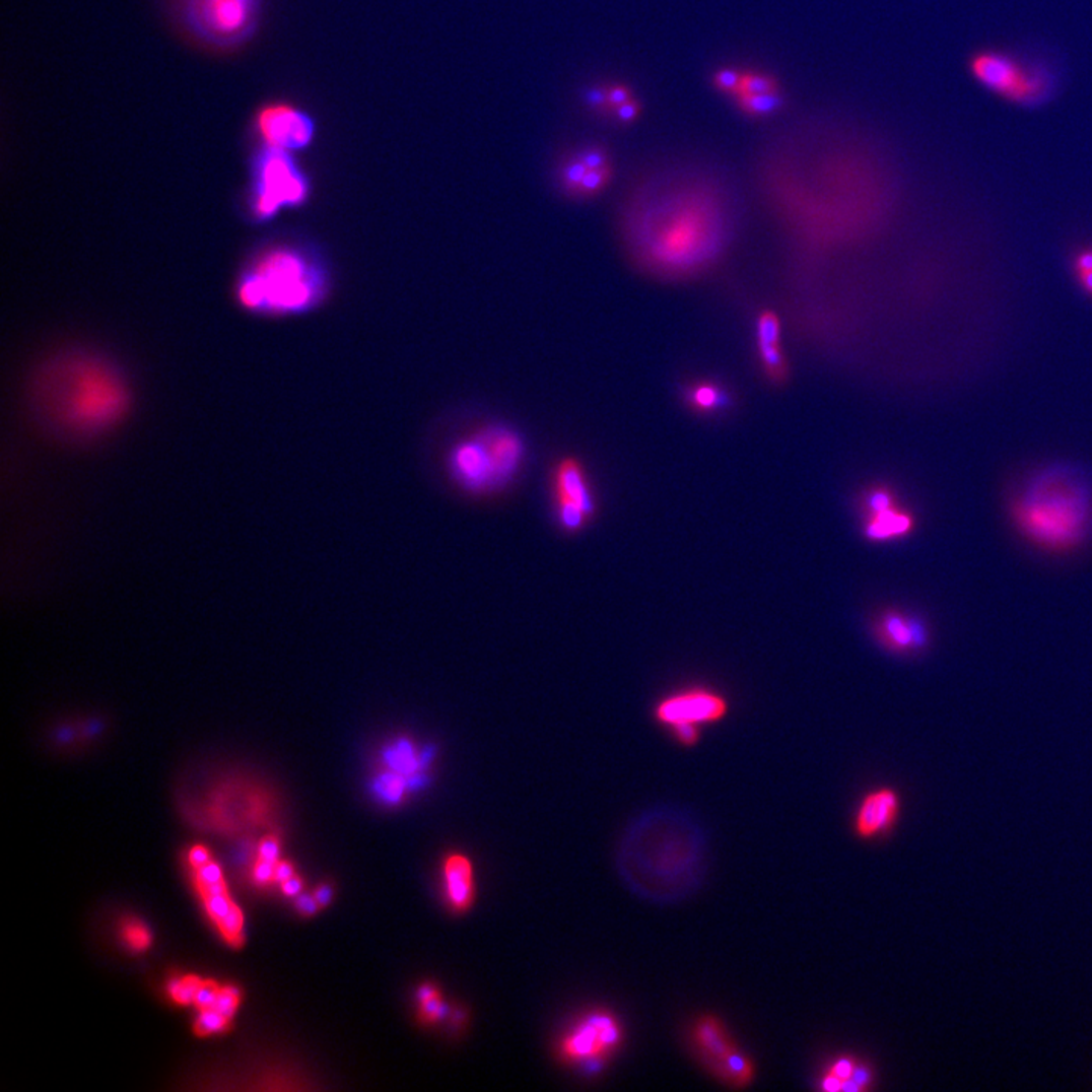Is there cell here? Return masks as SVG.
<instances>
[{
    "label": "cell",
    "mask_w": 1092,
    "mask_h": 1092,
    "mask_svg": "<svg viewBox=\"0 0 1092 1092\" xmlns=\"http://www.w3.org/2000/svg\"><path fill=\"white\" fill-rule=\"evenodd\" d=\"M444 900L454 912H466L475 899L474 865L467 855L451 853L442 865Z\"/></svg>",
    "instance_id": "17"
},
{
    "label": "cell",
    "mask_w": 1092,
    "mask_h": 1092,
    "mask_svg": "<svg viewBox=\"0 0 1092 1092\" xmlns=\"http://www.w3.org/2000/svg\"><path fill=\"white\" fill-rule=\"evenodd\" d=\"M886 642L897 649H909L925 644V633L921 624L903 618L899 613H889L882 624Z\"/></svg>",
    "instance_id": "19"
},
{
    "label": "cell",
    "mask_w": 1092,
    "mask_h": 1092,
    "mask_svg": "<svg viewBox=\"0 0 1092 1092\" xmlns=\"http://www.w3.org/2000/svg\"><path fill=\"white\" fill-rule=\"evenodd\" d=\"M202 981L194 976H187L182 978L181 985H179L178 990L171 995L176 1003L179 1004H191L194 1003L196 993H198L199 987H201Z\"/></svg>",
    "instance_id": "34"
},
{
    "label": "cell",
    "mask_w": 1092,
    "mask_h": 1092,
    "mask_svg": "<svg viewBox=\"0 0 1092 1092\" xmlns=\"http://www.w3.org/2000/svg\"><path fill=\"white\" fill-rule=\"evenodd\" d=\"M123 936L134 950H145L151 944V934H149L148 928L140 924L139 921L125 922L123 924Z\"/></svg>",
    "instance_id": "31"
},
{
    "label": "cell",
    "mask_w": 1092,
    "mask_h": 1092,
    "mask_svg": "<svg viewBox=\"0 0 1092 1092\" xmlns=\"http://www.w3.org/2000/svg\"><path fill=\"white\" fill-rule=\"evenodd\" d=\"M477 436L491 463L495 486L507 483L522 463L523 444L519 436L504 427L487 428Z\"/></svg>",
    "instance_id": "15"
},
{
    "label": "cell",
    "mask_w": 1092,
    "mask_h": 1092,
    "mask_svg": "<svg viewBox=\"0 0 1092 1092\" xmlns=\"http://www.w3.org/2000/svg\"><path fill=\"white\" fill-rule=\"evenodd\" d=\"M385 762L393 771L404 774V776L416 773L419 765H421L419 760L416 759L412 745L408 742H399L395 747L388 748L387 753H385Z\"/></svg>",
    "instance_id": "25"
},
{
    "label": "cell",
    "mask_w": 1092,
    "mask_h": 1092,
    "mask_svg": "<svg viewBox=\"0 0 1092 1092\" xmlns=\"http://www.w3.org/2000/svg\"><path fill=\"white\" fill-rule=\"evenodd\" d=\"M900 813V796L894 789L882 787L872 790L863 798L854 816L855 835L862 840L882 836L897 823Z\"/></svg>",
    "instance_id": "13"
},
{
    "label": "cell",
    "mask_w": 1092,
    "mask_h": 1092,
    "mask_svg": "<svg viewBox=\"0 0 1092 1092\" xmlns=\"http://www.w3.org/2000/svg\"><path fill=\"white\" fill-rule=\"evenodd\" d=\"M727 712V703L709 692H689L663 701L657 708V717L663 724H701L720 719Z\"/></svg>",
    "instance_id": "12"
},
{
    "label": "cell",
    "mask_w": 1092,
    "mask_h": 1092,
    "mask_svg": "<svg viewBox=\"0 0 1092 1092\" xmlns=\"http://www.w3.org/2000/svg\"><path fill=\"white\" fill-rule=\"evenodd\" d=\"M737 108L750 117H764L773 114L782 106L780 92L762 93V95H739L734 98Z\"/></svg>",
    "instance_id": "22"
},
{
    "label": "cell",
    "mask_w": 1092,
    "mask_h": 1092,
    "mask_svg": "<svg viewBox=\"0 0 1092 1092\" xmlns=\"http://www.w3.org/2000/svg\"><path fill=\"white\" fill-rule=\"evenodd\" d=\"M727 393L719 385L712 382H698L691 385L686 392V402L697 413H715L728 405Z\"/></svg>",
    "instance_id": "21"
},
{
    "label": "cell",
    "mask_w": 1092,
    "mask_h": 1092,
    "mask_svg": "<svg viewBox=\"0 0 1092 1092\" xmlns=\"http://www.w3.org/2000/svg\"><path fill=\"white\" fill-rule=\"evenodd\" d=\"M253 131L261 145L297 152L313 142L316 129L311 117L303 109L290 103L273 102L258 109Z\"/></svg>",
    "instance_id": "10"
},
{
    "label": "cell",
    "mask_w": 1092,
    "mask_h": 1092,
    "mask_svg": "<svg viewBox=\"0 0 1092 1092\" xmlns=\"http://www.w3.org/2000/svg\"><path fill=\"white\" fill-rule=\"evenodd\" d=\"M228 1020L230 1018L225 1017L218 1010L214 1009H201L198 1020L194 1024V1030L198 1035H211V1033L224 1032L228 1027Z\"/></svg>",
    "instance_id": "28"
},
{
    "label": "cell",
    "mask_w": 1092,
    "mask_h": 1092,
    "mask_svg": "<svg viewBox=\"0 0 1092 1092\" xmlns=\"http://www.w3.org/2000/svg\"><path fill=\"white\" fill-rule=\"evenodd\" d=\"M258 854H260L261 860H266L270 863H278V855H280V846L275 838H267L260 844L258 849Z\"/></svg>",
    "instance_id": "39"
},
{
    "label": "cell",
    "mask_w": 1092,
    "mask_h": 1092,
    "mask_svg": "<svg viewBox=\"0 0 1092 1092\" xmlns=\"http://www.w3.org/2000/svg\"><path fill=\"white\" fill-rule=\"evenodd\" d=\"M407 777L404 774L385 773L379 776L375 780V792L378 793L379 798L384 799L385 803L395 804L401 801L404 796L405 790H407Z\"/></svg>",
    "instance_id": "26"
},
{
    "label": "cell",
    "mask_w": 1092,
    "mask_h": 1092,
    "mask_svg": "<svg viewBox=\"0 0 1092 1092\" xmlns=\"http://www.w3.org/2000/svg\"><path fill=\"white\" fill-rule=\"evenodd\" d=\"M1013 519L1038 545L1066 550L1092 528V478L1069 464L1038 472L1013 503Z\"/></svg>",
    "instance_id": "3"
},
{
    "label": "cell",
    "mask_w": 1092,
    "mask_h": 1092,
    "mask_svg": "<svg viewBox=\"0 0 1092 1092\" xmlns=\"http://www.w3.org/2000/svg\"><path fill=\"white\" fill-rule=\"evenodd\" d=\"M451 471L458 481L472 491L495 487L494 472L478 436L460 442L451 454Z\"/></svg>",
    "instance_id": "16"
},
{
    "label": "cell",
    "mask_w": 1092,
    "mask_h": 1092,
    "mask_svg": "<svg viewBox=\"0 0 1092 1092\" xmlns=\"http://www.w3.org/2000/svg\"><path fill=\"white\" fill-rule=\"evenodd\" d=\"M294 875V866L290 865V863L278 862L277 865H275V880H277V882H287V880L292 879Z\"/></svg>",
    "instance_id": "43"
},
{
    "label": "cell",
    "mask_w": 1092,
    "mask_h": 1092,
    "mask_svg": "<svg viewBox=\"0 0 1092 1092\" xmlns=\"http://www.w3.org/2000/svg\"><path fill=\"white\" fill-rule=\"evenodd\" d=\"M622 1043L621 1023L609 1012L581 1018L560 1043V1057L570 1062L596 1063Z\"/></svg>",
    "instance_id": "9"
},
{
    "label": "cell",
    "mask_w": 1092,
    "mask_h": 1092,
    "mask_svg": "<svg viewBox=\"0 0 1092 1092\" xmlns=\"http://www.w3.org/2000/svg\"><path fill=\"white\" fill-rule=\"evenodd\" d=\"M218 925L219 928H221L222 934H224L228 941L233 942V944H239V942H240L241 927H243V914H241L238 906L234 905L230 914H228L225 919H222L221 921L218 922Z\"/></svg>",
    "instance_id": "30"
},
{
    "label": "cell",
    "mask_w": 1092,
    "mask_h": 1092,
    "mask_svg": "<svg viewBox=\"0 0 1092 1092\" xmlns=\"http://www.w3.org/2000/svg\"><path fill=\"white\" fill-rule=\"evenodd\" d=\"M757 339H759V351L762 362L767 368L768 374L773 378L779 379L786 374L784 354L780 349V325L779 317L774 313L762 314L757 323Z\"/></svg>",
    "instance_id": "18"
},
{
    "label": "cell",
    "mask_w": 1092,
    "mask_h": 1092,
    "mask_svg": "<svg viewBox=\"0 0 1092 1092\" xmlns=\"http://www.w3.org/2000/svg\"><path fill=\"white\" fill-rule=\"evenodd\" d=\"M874 516L869 520L868 528H866V534L871 539H889V537L902 536V534L909 533L914 525V520L909 514L902 513V512L895 511L894 506L883 509V511L872 512Z\"/></svg>",
    "instance_id": "20"
},
{
    "label": "cell",
    "mask_w": 1092,
    "mask_h": 1092,
    "mask_svg": "<svg viewBox=\"0 0 1092 1092\" xmlns=\"http://www.w3.org/2000/svg\"><path fill=\"white\" fill-rule=\"evenodd\" d=\"M297 908L298 911L301 912V914L309 917V915L316 914V912L319 911L320 906L319 903H317L316 897H314V895L304 894L298 897Z\"/></svg>",
    "instance_id": "42"
},
{
    "label": "cell",
    "mask_w": 1092,
    "mask_h": 1092,
    "mask_svg": "<svg viewBox=\"0 0 1092 1092\" xmlns=\"http://www.w3.org/2000/svg\"><path fill=\"white\" fill-rule=\"evenodd\" d=\"M727 231L714 202L688 194L658 208L636 231V247L647 266L665 275H686L708 266L724 247Z\"/></svg>",
    "instance_id": "2"
},
{
    "label": "cell",
    "mask_w": 1092,
    "mask_h": 1092,
    "mask_svg": "<svg viewBox=\"0 0 1092 1092\" xmlns=\"http://www.w3.org/2000/svg\"><path fill=\"white\" fill-rule=\"evenodd\" d=\"M239 1000H240V992H239V990L233 987L221 988L213 1009L218 1010V1012L225 1015V1017L231 1018L234 1012L238 1010Z\"/></svg>",
    "instance_id": "32"
},
{
    "label": "cell",
    "mask_w": 1092,
    "mask_h": 1092,
    "mask_svg": "<svg viewBox=\"0 0 1092 1092\" xmlns=\"http://www.w3.org/2000/svg\"><path fill=\"white\" fill-rule=\"evenodd\" d=\"M314 897H316L320 908H325V906H328L331 900H333V889H331L329 885L319 886L317 891L314 892Z\"/></svg>",
    "instance_id": "44"
},
{
    "label": "cell",
    "mask_w": 1092,
    "mask_h": 1092,
    "mask_svg": "<svg viewBox=\"0 0 1092 1092\" xmlns=\"http://www.w3.org/2000/svg\"><path fill=\"white\" fill-rule=\"evenodd\" d=\"M205 908H207L208 915L214 922L221 921L230 914L231 909L234 908V903L231 902L228 892L225 894L211 895V897H204Z\"/></svg>",
    "instance_id": "33"
},
{
    "label": "cell",
    "mask_w": 1092,
    "mask_h": 1092,
    "mask_svg": "<svg viewBox=\"0 0 1092 1092\" xmlns=\"http://www.w3.org/2000/svg\"><path fill=\"white\" fill-rule=\"evenodd\" d=\"M674 731L683 744L692 745L698 740V728L695 724L674 725Z\"/></svg>",
    "instance_id": "40"
},
{
    "label": "cell",
    "mask_w": 1092,
    "mask_h": 1092,
    "mask_svg": "<svg viewBox=\"0 0 1092 1092\" xmlns=\"http://www.w3.org/2000/svg\"><path fill=\"white\" fill-rule=\"evenodd\" d=\"M779 92V84L773 76L759 72H742L737 95H762V93ZM734 96V98H736Z\"/></svg>",
    "instance_id": "27"
},
{
    "label": "cell",
    "mask_w": 1092,
    "mask_h": 1092,
    "mask_svg": "<svg viewBox=\"0 0 1092 1092\" xmlns=\"http://www.w3.org/2000/svg\"><path fill=\"white\" fill-rule=\"evenodd\" d=\"M419 1020L424 1024H435L444 1017V1007L438 988L424 985L418 990Z\"/></svg>",
    "instance_id": "24"
},
{
    "label": "cell",
    "mask_w": 1092,
    "mask_h": 1092,
    "mask_svg": "<svg viewBox=\"0 0 1092 1092\" xmlns=\"http://www.w3.org/2000/svg\"><path fill=\"white\" fill-rule=\"evenodd\" d=\"M301 889H303V883H301V880L295 877V875L292 879L283 883V892L289 895V897H297V895H300Z\"/></svg>",
    "instance_id": "46"
},
{
    "label": "cell",
    "mask_w": 1092,
    "mask_h": 1092,
    "mask_svg": "<svg viewBox=\"0 0 1092 1092\" xmlns=\"http://www.w3.org/2000/svg\"><path fill=\"white\" fill-rule=\"evenodd\" d=\"M740 78H742V70L724 67V69L717 70L714 73L712 83L719 92L731 95L734 98L737 95V90H739Z\"/></svg>",
    "instance_id": "29"
},
{
    "label": "cell",
    "mask_w": 1092,
    "mask_h": 1092,
    "mask_svg": "<svg viewBox=\"0 0 1092 1092\" xmlns=\"http://www.w3.org/2000/svg\"><path fill=\"white\" fill-rule=\"evenodd\" d=\"M857 1063H859V1060H855L852 1057H840L833 1060L832 1065L829 1066L823 1079H821V1089L827 1092L843 1091L846 1083L854 1074Z\"/></svg>",
    "instance_id": "23"
},
{
    "label": "cell",
    "mask_w": 1092,
    "mask_h": 1092,
    "mask_svg": "<svg viewBox=\"0 0 1092 1092\" xmlns=\"http://www.w3.org/2000/svg\"><path fill=\"white\" fill-rule=\"evenodd\" d=\"M613 114H615L616 119L621 120V122H635L639 114H641V105H639L638 101L630 100L629 102L622 103L621 106H618Z\"/></svg>",
    "instance_id": "37"
},
{
    "label": "cell",
    "mask_w": 1092,
    "mask_h": 1092,
    "mask_svg": "<svg viewBox=\"0 0 1092 1092\" xmlns=\"http://www.w3.org/2000/svg\"><path fill=\"white\" fill-rule=\"evenodd\" d=\"M974 83L1009 105L1040 109L1057 98L1062 78L1057 61L1029 50L985 47L971 53Z\"/></svg>",
    "instance_id": "5"
},
{
    "label": "cell",
    "mask_w": 1092,
    "mask_h": 1092,
    "mask_svg": "<svg viewBox=\"0 0 1092 1092\" xmlns=\"http://www.w3.org/2000/svg\"><path fill=\"white\" fill-rule=\"evenodd\" d=\"M309 185L294 152L260 145L250 157L249 208L257 221H270L284 208L306 202Z\"/></svg>",
    "instance_id": "6"
},
{
    "label": "cell",
    "mask_w": 1092,
    "mask_h": 1092,
    "mask_svg": "<svg viewBox=\"0 0 1092 1092\" xmlns=\"http://www.w3.org/2000/svg\"><path fill=\"white\" fill-rule=\"evenodd\" d=\"M199 892H201L202 899L204 897H211V895L225 894L227 886H225L224 880L222 882L213 883V885L198 886Z\"/></svg>",
    "instance_id": "45"
},
{
    "label": "cell",
    "mask_w": 1092,
    "mask_h": 1092,
    "mask_svg": "<svg viewBox=\"0 0 1092 1092\" xmlns=\"http://www.w3.org/2000/svg\"><path fill=\"white\" fill-rule=\"evenodd\" d=\"M222 880H224V877H222L221 866L213 860L196 869V885L198 886L213 885V883L222 882Z\"/></svg>",
    "instance_id": "36"
},
{
    "label": "cell",
    "mask_w": 1092,
    "mask_h": 1092,
    "mask_svg": "<svg viewBox=\"0 0 1092 1092\" xmlns=\"http://www.w3.org/2000/svg\"><path fill=\"white\" fill-rule=\"evenodd\" d=\"M238 294L246 308L258 313H301L322 297L323 275L300 247L272 244L244 270Z\"/></svg>",
    "instance_id": "4"
},
{
    "label": "cell",
    "mask_w": 1092,
    "mask_h": 1092,
    "mask_svg": "<svg viewBox=\"0 0 1092 1092\" xmlns=\"http://www.w3.org/2000/svg\"><path fill=\"white\" fill-rule=\"evenodd\" d=\"M692 1043L715 1076L733 1088H745L756 1077L753 1060L737 1047L719 1018L706 1013L692 1026Z\"/></svg>",
    "instance_id": "8"
},
{
    "label": "cell",
    "mask_w": 1092,
    "mask_h": 1092,
    "mask_svg": "<svg viewBox=\"0 0 1092 1092\" xmlns=\"http://www.w3.org/2000/svg\"><path fill=\"white\" fill-rule=\"evenodd\" d=\"M219 990L221 988L213 982H202L198 993H196V998H194V1004L199 1009H213L216 998H218Z\"/></svg>",
    "instance_id": "35"
},
{
    "label": "cell",
    "mask_w": 1092,
    "mask_h": 1092,
    "mask_svg": "<svg viewBox=\"0 0 1092 1092\" xmlns=\"http://www.w3.org/2000/svg\"><path fill=\"white\" fill-rule=\"evenodd\" d=\"M275 865L277 863L266 862V860H258L253 868V879L255 882L264 885V883L272 882L275 880Z\"/></svg>",
    "instance_id": "38"
},
{
    "label": "cell",
    "mask_w": 1092,
    "mask_h": 1092,
    "mask_svg": "<svg viewBox=\"0 0 1092 1092\" xmlns=\"http://www.w3.org/2000/svg\"><path fill=\"white\" fill-rule=\"evenodd\" d=\"M185 30L208 46L230 49L252 38L261 0H178Z\"/></svg>",
    "instance_id": "7"
},
{
    "label": "cell",
    "mask_w": 1092,
    "mask_h": 1092,
    "mask_svg": "<svg viewBox=\"0 0 1092 1092\" xmlns=\"http://www.w3.org/2000/svg\"><path fill=\"white\" fill-rule=\"evenodd\" d=\"M188 862L194 869L201 868V866L207 865L211 862L210 852L205 847H193L188 853Z\"/></svg>",
    "instance_id": "41"
},
{
    "label": "cell",
    "mask_w": 1092,
    "mask_h": 1092,
    "mask_svg": "<svg viewBox=\"0 0 1092 1092\" xmlns=\"http://www.w3.org/2000/svg\"><path fill=\"white\" fill-rule=\"evenodd\" d=\"M126 387L108 363L86 354L58 357L36 382L44 421L66 436L89 438L108 430L125 412Z\"/></svg>",
    "instance_id": "1"
},
{
    "label": "cell",
    "mask_w": 1092,
    "mask_h": 1092,
    "mask_svg": "<svg viewBox=\"0 0 1092 1092\" xmlns=\"http://www.w3.org/2000/svg\"><path fill=\"white\" fill-rule=\"evenodd\" d=\"M553 494L562 525L579 530L593 512L592 494L581 464L576 458H563L553 472Z\"/></svg>",
    "instance_id": "11"
},
{
    "label": "cell",
    "mask_w": 1092,
    "mask_h": 1092,
    "mask_svg": "<svg viewBox=\"0 0 1092 1092\" xmlns=\"http://www.w3.org/2000/svg\"><path fill=\"white\" fill-rule=\"evenodd\" d=\"M612 178V166L604 152L593 149L574 157L563 171L562 181L568 191L579 196H593L604 190Z\"/></svg>",
    "instance_id": "14"
}]
</instances>
